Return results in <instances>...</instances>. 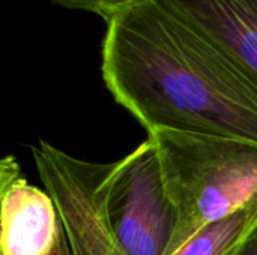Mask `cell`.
Instances as JSON below:
<instances>
[{"label": "cell", "mask_w": 257, "mask_h": 255, "mask_svg": "<svg viewBox=\"0 0 257 255\" xmlns=\"http://www.w3.org/2000/svg\"><path fill=\"white\" fill-rule=\"evenodd\" d=\"M2 255H47L54 246L62 222L47 191L30 185L14 156L0 162Z\"/></svg>", "instance_id": "4"}, {"label": "cell", "mask_w": 257, "mask_h": 255, "mask_svg": "<svg viewBox=\"0 0 257 255\" xmlns=\"http://www.w3.org/2000/svg\"><path fill=\"white\" fill-rule=\"evenodd\" d=\"M47 255H72V251H71V246L68 243V239H66V234H65L63 227L60 230V234H59L54 246L51 248V251Z\"/></svg>", "instance_id": "9"}, {"label": "cell", "mask_w": 257, "mask_h": 255, "mask_svg": "<svg viewBox=\"0 0 257 255\" xmlns=\"http://www.w3.org/2000/svg\"><path fill=\"white\" fill-rule=\"evenodd\" d=\"M166 194L178 215L169 255L205 225L257 198V143L175 129L148 132Z\"/></svg>", "instance_id": "2"}, {"label": "cell", "mask_w": 257, "mask_h": 255, "mask_svg": "<svg viewBox=\"0 0 257 255\" xmlns=\"http://www.w3.org/2000/svg\"><path fill=\"white\" fill-rule=\"evenodd\" d=\"M101 72L149 132L175 129L257 143V86L209 35L166 0L105 21Z\"/></svg>", "instance_id": "1"}, {"label": "cell", "mask_w": 257, "mask_h": 255, "mask_svg": "<svg viewBox=\"0 0 257 255\" xmlns=\"http://www.w3.org/2000/svg\"><path fill=\"white\" fill-rule=\"evenodd\" d=\"M33 161L53 198L72 255H126L96 197L90 161L39 141Z\"/></svg>", "instance_id": "3"}, {"label": "cell", "mask_w": 257, "mask_h": 255, "mask_svg": "<svg viewBox=\"0 0 257 255\" xmlns=\"http://www.w3.org/2000/svg\"><path fill=\"white\" fill-rule=\"evenodd\" d=\"M215 39L257 86V0H166Z\"/></svg>", "instance_id": "5"}, {"label": "cell", "mask_w": 257, "mask_h": 255, "mask_svg": "<svg viewBox=\"0 0 257 255\" xmlns=\"http://www.w3.org/2000/svg\"><path fill=\"white\" fill-rule=\"evenodd\" d=\"M54 5H59L72 11H86L99 15L104 21L110 20L116 14L143 2V0H50Z\"/></svg>", "instance_id": "7"}, {"label": "cell", "mask_w": 257, "mask_h": 255, "mask_svg": "<svg viewBox=\"0 0 257 255\" xmlns=\"http://www.w3.org/2000/svg\"><path fill=\"white\" fill-rule=\"evenodd\" d=\"M257 227V198L239 210L205 225L175 255H232Z\"/></svg>", "instance_id": "6"}, {"label": "cell", "mask_w": 257, "mask_h": 255, "mask_svg": "<svg viewBox=\"0 0 257 255\" xmlns=\"http://www.w3.org/2000/svg\"><path fill=\"white\" fill-rule=\"evenodd\" d=\"M232 255H257V227L242 240Z\"/></svg>", "instance_id": "8"}]
</instances>
